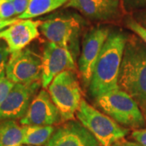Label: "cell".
<instances>
[{
	"instance_id": "obj_1",
	"label": "cell",
	"mask_w": 146,
	"mask_h": 146,
	"mask_svg": "<svg viewBox=\"0 0 146 146\" xmlns=\"http://www.w3.org/2000/svg\"><path fill=\"white\" fill-rule=\"evenodd\" d=\"M127 37L121 31L110 32L96 62L89 85V93L94 98L119 89V76Z\"/></svg>"
},
{
	"instance_id": "obj_2",
	"label": "cell",
	"mask_w": 146,
	"mask_h": 146,
	"mask_svg": "<svg viewBox=\"0 0 146 146\" xmlns=\"http://www.w3.org/2000/svg\"><path fill=\"white\" fill-rule=\"evenodd\" d=\"M119 87L146 111V44L135 36L127 37L119 76Z\"/></svg>"
},
{
	"instance_id": "obj_3",
	"label": "cell",
	"mask_w": 146,
	"mask_h": 146,
	"mask_svg": "<svg viewBox=\"0 0 146 146\" xmlns=\"http://www.w3.org/2000/svg\"><path fill=\"white\" fill-rule=\"evenodd\" d=\"M95 103L116 123L131 128H141L145 120L139 105L120 89L110 91L95 98Z\"/></svg>"
},
{
	"instance_id": "obj_4",
	"label": "cell",
	"mask_w": 146,
	"mask_h": 146,
	"mask_svg": "<svg viewBox=\"0 0 146 146\" xmlns=\"http://www.w3.org/2000/svg\"><path fill=\"white\" fill-rule=\"evenodd\" d=\"M83 25L76 14H56L49 16L40 25V32L48 40L72 53L76 59L80 50V34Z\"/></svg>"
},
{
	"instance_id": "obj_5",
	"label": "cell",
	"mask_w": 146,
	"mask_h": 146,
	"mask_svg": "<svg viewBox=\"0 0 146 146\" xmlns=\"http://www.w3.org/2000/svg\"><path fill=\"white\" fill-rule=\"evenodd\" d=\"M76 115L102 146H112L115 142L124 139L129 132L128 129L121 127L84 100L81 101Z\"/></svg>"
},
{
	"instance_id": "obj_6",
	"label": "cell",
	"mask_w": 146,
	"mask_h": 146,
	"mask_svg": "<svg viewBox=\"0 0 146 146\" xmlns=\"http://www.w3.org/2000/svg\"><path fill=\"white\" fill-rule=\"evenodd\" d=\"M48 93L63 122L73 120L82 101L81 89L74 71L58 75L48 86Z\"/></svg>"
},
{
	"instance_id": "obj_7",
	"label": "cell",
	"mask_w": 146,
	"mask_h": 146,
	"mask_svg": "<svg viewBox=\"0 0 146 146\" xmlns=\"http://www.w3.org/2000/svg\"><path fill=\"white\" fill-rule=\"evenodd\" d=\"M6 76L14 84L41 81L42 56L29 48L11 53L6 68Z\"/></svg>"
},
{
	"instance_id": "obj_8",
	"label": "cell",
	"mask_w": 146,
	"mask_h": 146,
	"mask_svg": "<svg viewBox=\"0 0 146 146\" xmlns=\"http://www.w3.org/2000/svg\"><path fill=\"white\" fill-rule=\"evenodd\" d=\"M109 34L108 28L95 27L89 29L84 36L78 68L86 86L89 85L96 62Z\"/></svg>"
},
{
	"instance_id": "obj_9",
	"label": "cell",
	"mask_w": 146,
	"mask_h": 146,
	"mask_svg": "<svg viewBox=\"0 0 146 146\" xmlns=\"http://www.w3.org/2000/svg\"><path fill=\"white\" fill-rule=\"evenodd\" d=\"M76 69L75 58L68 50L50 42L44 45L42 56V86L48 88L54 79L65 71Z\"/></svg>"
},
{
	"instance_id": "obj_10",
	"label": "cell",
	"mask_w": 146,
	"mask_h": 146,
	"mask_svg": "<svg viewBox=\"0 0 146 146\" xmlns=\"http://www.w3.org/2000/svg\"><path fill=\"white\" fill-rule=\"evenodd\" d=\"M41 85V81L29 84H15L0 106V122L21 119Z\"/></svg>"
},
{
	"instance_id": "obj_11",
	"label": "cell",
	"mask_w": 146,
	"mask_h": 146,
	"mask_svg": "<svg viewBox=\"0 0 146 146\" xmlns=\"http://www.w3.org/2000/svg\"><path fill=\"white\" fill-rule=\"evenodd\" d=\"M62 121L59 111L46 89L34 96L26 114L21 119L22 125L53 126Z\"/></svg>"
},
{
	"instance_id": "obj_12",
	"label": "cell",
	"mask_w": 146,
	"mask_h": 146,
	"mask_svg": "<svg viewBox=\"0 0 146 146\" xmlns=\"http://www.w3.org/2000/svg\"><path fill=\"white\" fill-rule=\"evenodd\" d=\"M46 146H102L84 126L69 120L55 129Z\"/></svg>"
},
{
	"instance_id": "obj_13",
	"label": "cell",
	"mask_w": 146,
	"mask_h": 146,
	"mask_svg": "<svg viewBox=\"0 0 146 146\" xmlns=\"http://www.w3.org/2000/svg\"><path fill=\"white\" fill-rule=\"evenodd\" d=\"M42 21L30 19L19 20L7 29L0 31V39L7 43L11 54L20 51L39 36Z\"/></svg>"
},
{
	"instance_id": "obj_14",
	"label": "cell",
	"mask_w": 146,
	"mask_h": 146,
	"mask_svg": "<svg viewBox=\"0 0 146 146\" xmlns=\"http://www.w3.org/2000/svg\"><path fill=\"white\" fill-rule=\"evenodd\" d=\"M65 7L79 11L92 20L106 21L118 14V0H69Z\"/></svg>"
},
{
	"instance_id": "obj_15",
	"label": "cell",
	"mask_w": 146,
	"mask_h": 146,
	"mask_svg": "<svg viewBox=\"0 0 146 146\" xmlns=\"http://www.w3.org/2000/svg\"><path fill=\"white\" fill-rule=\"evenodd\" d=\"M23 145L42 146L46 145L55 128L53 126L23 125Z\"/></svg>"
},
{
	"instance_id": "obj_16",
	"label": "cell",
	"mask_w": 146,
	"mask_h": 146,
	"mask_svg": "<svg viewBox=\"0 0 146 146\" xmlns=\"http://www.w3.org/2000/svg\"><path fill=\"white\" fill-rule=\"evenodd\" d=\"M69 0H30L25 11L18 16L20 20L35 18L51 12L67 4Z\"/></svg>"
},
{
	"instance_id": "obj_17",
	"label": "cell",
	"mask_w": 146,
	"mask_h": 146,
	"mask_svg": "<svg viewBox=\"0 0 146 146\" xmlns=\"http://www.w3.org/2000/svg\"><path fill=\"white\" fill-rule=\"evenodd\" d=\"M23 127L15 120L0 122V146L23 145Z\"/></svg>"
},
{
	"instance_id": "obj_18",
	"label": "cell",
	"mask_w": 146,
	"mask_h": 146,
	"mask_svg": "<svg viewBox=\"0 0 146 146\" xmlns=\"http://www.w3.org/2000/svg\"><path fill=\"white\" fill-rule=\"evenodd\" d=\"M11 55V51L5 42H0V79L5 77L6 68Z\"/></svg>"
},
{
	"instance_id": "obj_19",
	"label": "cell",
	"mask_w": 146,
	"mask_h": 146,
	"mask_svg": "<svg viewBox=\"0 0 146 146\" xmlns=\"http://www.w3.org/2000/svg\"><path fill=\"white\" fill-rule=\"evenodd\" d=\"M16 15V9L11 0H0V19H11Z\"/></svg>"
},
{
	"instance_id": "obj_20",
	"label": "cell",
	"mask_w": 146,
	"mask_h": 146,
	"mask_svg": "<svg viewBox=\"0 0 146 146\" xmlns=\"http://www.w3.org/2000/svg\"><path fill=\"white\" fill-rule=\"evenodd\" d=\"M127 28L134 32L137 36L141 38L146 44V29L141 25L140 22H137L132 18H128L126 22Z\"/></svg>"
},
{
	"instance_id": "obj_21",
	"label": "cell",
	"mask_w": 146,
	"mask_h": 146,
	"mask_svg": "<svg viewBox=\"0 0 146 146\" xmlns=\"http://www.w3.org/2000/svg\"><path fill=\"white\" fill-rule=\"evenodd\" d=\"M14 84H15L12 83L6 77L0 79V106L5 101L8 94L13 88Z\"/></svg>"
},
{
	"instance_id": "obj_22",
	"label": "cell",
	"mask_w": 146,
	"mask_h": 146,
	"mask_svg": "<svg viewBox=\"0 0 146 146\" xmlns=\"http://www.w3.org/2000/svg\"><path fill=\"white\" fill-rule=\"evenodd\" d=\"M131 137L141 146H146V128L132 131Z\"/></svg>"
},
{
	"instance_id": "obj_23",
	"label": "cell",
	"mask_w": 146,
	"mask_h": 146,
	"mask_svg": "<svg viewBox=\"0 0 146 146\" xmlns=\"http://www.w3.org/2000/svg\"><path fill=\"white\" fill-rule=\"evenodd\" d=\"M30 0H11L16 9V15L19 16L23 14L27 9Z\"/></svg>"
},
{
	"instance_id": "obj_24",
	"label": "cell",
	"mask_w": 146,
	"mask_h": 146,
	"mask_svg": "<svg viewBox=\"0 0 146 146\" xmlns=\"http://www.w3.org/2000/svg\"><path fill=\"white\" fill-rule=\"evenodd\" d=\"M19 20H20L19 18H11V19H7V20L0 19V30L5 29L7 27L11 26V25L16 23Z\"/></svg>"
},
{
	"instance_id": "obj_25",
	"label": "cell",
	"mask_w": 146,
	"mask_h": 146,
	"mask_svg": "<svg viewBox=\"0 0 146 146\" xmlns=\"http://www.w3.org/2000/svg\"><path fill=\"white\" fill-rule=\"evenodd\" d=\"M112 146H141L138 143L136 142H131V141H126L124 139L120 140V141L115 142V144H113Z\"/></svg>"
},
{
	"instance_id": "obj_26",
	"label": "cell",
	"mask_w": 146,
	"mask_h": 146,
	"mask_svg": "<svg viewBox=\"0 0 146 146\" xmlns=\"http://www.w3.org/2000/svg\"><path fill=\"white\" fill-rule=\"evenodd\" d=\"M141 24L146 29V12L141 16Z\"/></svg>"
},
{
	"instance_id": "obj_27",
	"label": "cell",
	"mask_w": 146,
	"mask_h": 146,
	"mask_svg": "<svg viewBox=\"0 0 146 146\" xmlns=\"http://www.w3.org/2000/svg\"><path fill=\"white\" fill-rule=\"evenodd\" d=\"M141 1H142V2H143L144 3H146V0H141Z\"/></svg>"
},
{
	"instance_id": "obj_28",
	"label": "cell",
	"mask_w": 146,
	"mask_h": 146,
	"mask_svg": "<svg viewBox=\"0 0 146 146\" xmlns=\"http://www.w3.org/2000/svg\"><path fill=\"white\" fill-rule=\"evenodd\" d=\"M145 118H146V111H145Z\"/></svg>"
}]
</instances>
